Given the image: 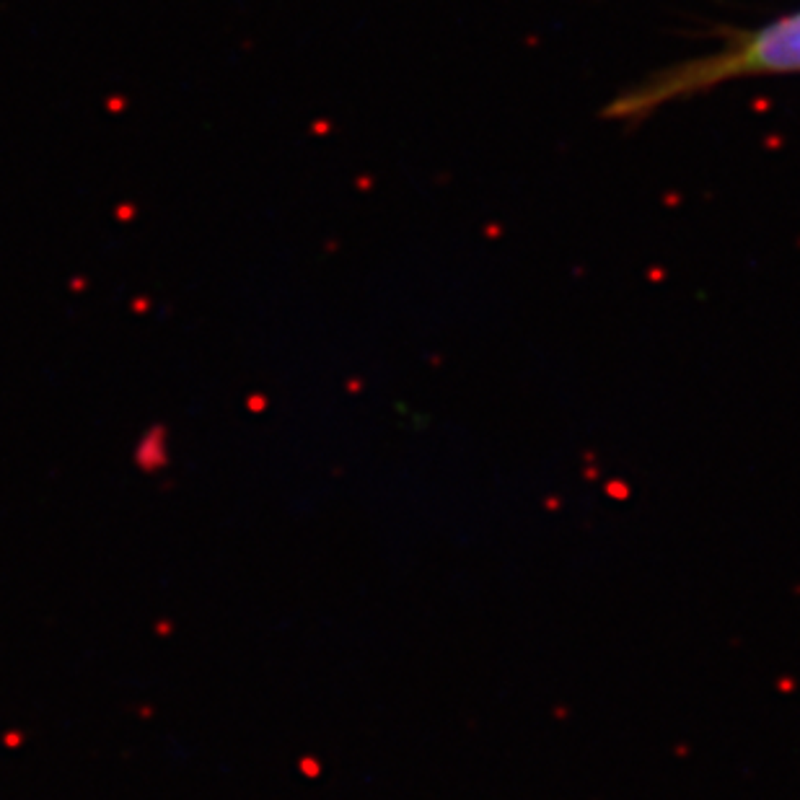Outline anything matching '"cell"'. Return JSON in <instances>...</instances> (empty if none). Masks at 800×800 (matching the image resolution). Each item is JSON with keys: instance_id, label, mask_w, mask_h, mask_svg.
<instances>
[{"instance_id": "obj_1", "label": "cell", "mask_w": 800, "mask_h": 800, "mask_svg": "<svg viewBox=\"0 0 800 800\" xmlns=\"http://www.w3.org/2000/svg\"><path fill=\"white\" fill-rule=\"evenodd\" d=\"M800 75V8L741 29L715 50L671 62L666 68L622 88L601 109L611 122H642L658 109L707 94L725 83L751 78Z\"/></svg>"}]
</instances>
